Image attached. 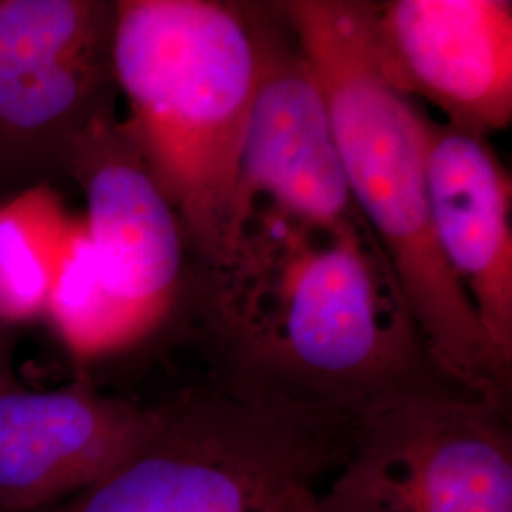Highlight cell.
Here are the masks:
<instances>
[{
	"label": "cell",
	"instance_id": "6da1fadb",
	"mask_svg": "<svg viewBox=\"0 0 512 512\" xmlns=\"http://www.w3.org/2000/svg\"><path fill=\"white\" fill-rule=\"evenodd\" d=\"M211 266L241 380L349 421L440 382L365 220L321 226L256 203Z\"/></svg>",
	"mask_w": 512,
	"mask_h": 512
},
{
	"label": "cell",
	"instance_id": "7a4b0ae2",
	"mask_svg": "<svg viewBox=\"0 0 512 512\" xmlns=\"http://www.w3.org/2000/svg\"><path fill=\"white\" fill-rule=\"evenodd\" d=\"M327 97L349 192L397 281L440 382L505 406L503 365L440 253L425 179L427 116L380 71L370 2L277 4Z\"/></svg>",
	"mask_w": 512,
	"mask_h": 512
},
{
	"label": "cell",
	"instance_id": "3957f363",
	"mask_svg": "<svg viewBox=\"0 0 512 512\" xmlns=\"http://www.w3.org/2000/svg\"><path fill=\"white\" fill-rule=\"evenodd\" d=\"M268 37L230 4L114 2L112 74L129 141L211 264L230 230L239 147Z\"/></svg>",
	"mask_w": 512,
	"mask_h": 512
},
{
	"label": "cell",
	"instance_id": "277c9868",
	"mask_svg": "<svg viewBox=\"0 0 512 512\" xmlns=\"http://www.w3.org/2000/svg\"><path fill=\"white\" fill-rule=\"evenodd\" d=\"M351 421L236 378L158 408L147 440L40 512H264L285 486L336 469Z\"/></svg>",
	"mask_w": 512,
	"mask_h": 512
},
{
	"label": "cell",
	"instance_id": "5b68a950",
	"mask_svg": "<svg viewBox=\"0 0 512 512\" xmlns=\"http://www.w3.org/2000/svg\"><path fill=\"white\" fill-rule=\"evenodd\" d=\"M503 406L435 382L353 421L321 497L327 512H512V439Z\"/></svg>",
	"mask_w": 512,
	"mask_h": 512
},
{
	"label": "cell",
	"instance_id": "8992f818",
	"mask_svg": "<svg viewBox=\"0 0 512 512\" xmlns=\"http://www.w3.org/2000/svg\"><path fill=\"white\" fill-rule=\"evenodd\" d=\"M112 29L114 2L0 0V202L71 177L78 141L112 112Z\"/></svg>",
	"mask_w": 512,
	"mask_h": 512
},
{
	"label": "cell",
	"instance_id": "52a82bcc",
	"mask_svg": "<svg viewBox=\"0 0 512 512\" xmlns=\"http://www.w3.org/2000/svg\"><path fill=\"white\" fill-rule=\"evenodd\" d=\"M368 25L376 63L395 90L482 139L511 126V2H370Z\"/></svg>",
	"mask_w": 512,
	"mask_h": 512
},
{
	"label": "cell",
	"instance_id": "ba28073f",
	"mask_svg": "<svg viewBox=\"0 0 512 512\" xmlns=\"http://www.w3.org/2000/svg\"><path fill=\"white\" fill-rule=\"evenodd\" d=\"M71 177L86 198L95 274L145 340L164 325L183 287V222L112 112L78 141Z\"/></svg>",
	"mask_w": 512,
	"mask_h": 512
},
{
	"label": "cell",
	"instance_id": "9c48e42d",
	"mask_svg": "<svg viewBox=\"0 0 512 512\" xmlns=\"http://www.w3.org/2000/svg\"><path fill=\"white\" fill-rule=\"evenodd\" d=\"M256 203H268L321 226L361 219L317 74L298 46L291 52L274 38L266 42L262 73L241 137L224 251Z\"/></svg>",
	"mask_w": 512,
	"mask_h": 512
},
{
	"label": "cell",
	"instance_id": "30bf717a",
	"mask_svg": "<svg viewBox=\"0 0 512 512\" xmlns=\"http://www.w3.org/2000/svg\"><path fill=\"white\" fill-rule=\"evenodd\" d=\"M158 408L82 384H21L0 353V512H40L80 494L133 454Z\"/></svg>",
	"mask_w": 512,
	"mask_h": 512
},
{
	"label": "cell",
	"instance_id": "8fae6325",
	"mask_svg": "<svg viewBox=\"0 0 512 512\" xmlns=\"http://www.w3.org/2000/svg\"><path fill=\"white\" fill-rule=\"evenodd\" d=\"M425 179L444 262L511 370V177L488 139L427 118Z\"/></svg>",
	"mask_w": 512,
	"mask_h": 512
},
{
	"label": "cell",
	"instance_id": "7c38bea8",
	"mask_svg": "<svg viewBox=\"0 0 512 512\" xmlns=\"http://www.w3.org/2000/svg\"><path fill=\"white\" fill-rule=\"evenodd\" d=\"M78 222L54 184L0 202V327L44 317Z\"/></svg>",
	"mask_w": 512,
	"mask_h": 512
},
{
	"label": "cell",
	"instance_id": "4fadbf2b",
	"mask_svg": "<svg viewBox=\"0 0 512 512\" xmlns=\"http://www.w3.org/2000/svg\"><path fill=\"white\" fill-rule=\"evenodd\" d=\"M264 512H327V509L310 482H293L275 495Z\"/></svg>",
	"mask_w": 512,
	"mask_h": 512
}]
</instances>
